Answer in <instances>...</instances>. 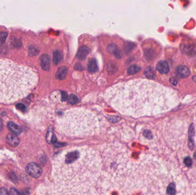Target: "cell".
Instances as JSON below:
<instances>
[{
	"label": "cell",
	"instance_id": "cell-1",
	"mask_svg": "<svg viewBox=\"0 0 196 195\" xmlns=\"http://www.w3.org/2000/svg\"><path fill=\"white\" fill-rule=\"evenodd\" d=\"M105 98L119 112L132 117L166 112L179 102L175 90L148 80L117 84L107 90Z\"/></svg>",
	"mask_w": 196,
	"mask_h": 195
},
{
	"label": "cell",
	"instance_id": "cell-2",
	"mask_svg": "<svg viewBox=\"0 0 196 195\" xmlns=\"http://www.w3.org/2000/svg\"><path fill=\"white\" fill-rule=\"evenodd\" d=\"M38 81V75L32 68L0 60V102L11 104L26 97Z\"/></svg>",
	"mask_w": 196,
	"mask_h": 195
},
{
	"label": "cell",
	"instance_id": "cell-3",
	"mask_svg": "<svg viewBox=\"0 0 196 195\" xmlns=\"http://www.w3.org/2000/svg\"><path fill=\"white\" fill-rule=\"evenodd\" d=\"M99 123L97 114L83 108L71 109L59 119L61 129L75 133L92 131L98 127Z\"/></svg>",
	"mask_w": 196,
	"mask_h": 195
},
{
	"label": "cell",
	"instance_id": "cell-4",
	"mask_svg": "<svg viewBox=\"0 0 196 195\" xmlns=\"http://www.w3.org/2000/svg\"><path fill=\"white\" fill-rule=\"evenodd\" d=\"M26 171L30 176L34 178H38L42 174V168L35 162L29 163L26 168Z\"/></svg>",
	"mask_w": 196,
	"mask_h": 195
},
{
	"label": "cell",
	"instance_id": "cell-5",
	"mask_svg": "<svg viewBox=\"0 0 196 195\" xmlns=\"http://www.w3.org/2000/svg\"><path fill=\"white\" fill-rule=\"evenodd\" d=\"M157 68L158 71L161 74H166L169 72V64L165 61H159L157 65Z\"/></svg>",
	"mask_w": 196,
	"mask_h": 195
},
{
	"label": "cell",
	"instance_id": "cell-6",
	"mask_svg": "<svg viewBox=\"0 0 196 195\" xmlns=\"http://www.w3.org/2000/svg\"><path fill=\"white\" fill-rule=\"evenodd\" d=\"M7 141L11 146L16 147L19 145L20 140L14 133H9L7 137Z\"/></svg>",
	"mask_w": 196,
	"mask_h": 195
},
{
	"label": "cell",
	"instance_id": "cell-7",
	"mask_svg": "<svg viewBox=\"0 0 196 195\" xmlns=\"http://www.w3.org/2000/svg\"><path fill=\"white\" fill-rule=\"evenodd\" d=\"M177 73H178V75L181 78L185 79L188 77L190 75V70L187 67L181 65L177 68Z\"/></svg>",
	"mask_w": 196,
	"mask_h": 195
},
{
	"label": "cell",
	"instance_id": "cell-8",
	"mask_svg": "<svg viewBox=\"0 0 196 195\" xmlns=\"http://www.w3.org/2000/svg\"><path fill=\"white\" fill-rule=\"evenodd\" d=\"M40 64L42 69L48 71L50 67V58L48 55L43 54L40 57Z\"/></svg>",
	"mask_w": 196,
	"mask_h": 195
},
{
	"label": "cell",
	"instance_id": "cell-9",
	"mask_svg": "<svg viewBox=\"0 0 196 195\" xmlns=\"http://www.w3.org/2000/svg\"><path fill=\"white\" fill-rule=\"evenodd\" d=\"M89 53V49L86 46H83L80 48L77 53V57L81 60H85Z\"/></svg>",
	"mask_w": 196,
	"mask_h": 195
},
{
	"label": "cell",
	"instance_id": "cell-10",
	"mask_svg": "<svg viewBox=\"0 0 196 195\" xmlns=\"http://www.w3.org/2000/svg\"><path fill=\"white\" fill-rule=\"evenodd\" d=\"M192 128V129H190V133L192 137L193 142L196 148V108L193 115Z\"/></svg>",
	"mask_w": 196,
	"mask_h": 195
},
{
	"label": "cell",
	"instance_id": "cell-11",
	"mask_svg": "<svg viewBox=\"0 0 196 195\" xmlns=\"http://www.w3.org/2000/svg\"><path fill=\"white\" fill-rule=\"evenodd\" d=\"M68 69L65 67H61L58 68L56 74V77L59 80H63L65 79L67 75Z\"/></svg>",
	"mask_w": 196,
	"mask_h": 195
},
{
	"label": "cell",
	"instance_id": "cell-12",
	"mask_svg": "<svg viewBox=\"0 0 196 195\" xmlns=\"http://www.w3.org/2000/svg\"><path fill=\"white\" fill-rule=\"evenodd\" d=\"M8 128L14 134H16L17 135H20L21 132L22 130L21 128L18 126L17 124L13 123V122H9L8 124Z\"/></svg>",
	"mask_w": 196,
	"mask_h": 195
},
{
	"label": "cell",
	"instance_id": "cell-13",
	"mask_svg": "<svg viewBox=\"0 0 196 195\" xmlns=\"http://www.w3.org/2000/svg\"><path fill=\"white\" fill-rule=\"evenodd\" d=\"M88 71L91 73H94L98 71V65L95 59L92 58L90 60L88 64Z\"/></svg>",
	"mask_w": 196,
	"mask_h": 195
},
{
	"label": "cell",
	"instance_id": "cell-14",
	"mask_svg": "<svg viewBox=\"0 0 196 195\" xmlns=\"http://www.w3.org/2000/svg\"><path fill=\"white\" fill-rule=\"evenodd\" d=\"M108 50L109 52L111 53H113L115 55V56L118 57V58H121V53L119 52V50L117 49L116 46L114 45H111L109 46L108 47Z\"/></svg>",
	"mask_w": 196,
	"mask_h": 195
},
{
	"label": "cell",
	"instance_id": "cell-15",
	"mask_svg": "<svg viewBox=\"0 0 196 195\" xmlns=\"http://www.w3.org/2000/svg\"><path fill=\"white\" fill-rule=\"evenodd\" d=\"M62 59V55L61 53L59 51H56L53 53V62L55 64L60 63Z\"/></svg>",
	"mask_w": 196,
	"mask_h": 195
},
{
	"label": "cell",
	"instance_id": "cell-16",
	"mask_svg": "<svg viewBox=\"0 0 196 195\" xmlns=\"http://www.w3.org/2000/svg\"><path fill=\"white\" fill-rule=\"evenodd\" d=\"M140 68L137 65H131V67H130L128 68L127 72L129 74L133 75V74H135L136 73H137L138 72L140 71Z\"/></svg>",
	"mask_w": 196,
	"mask_h": 195
},
{
	"label": "cell",
	"instance_id": "cell-17",
	"mask_svg": "<svg viewBox=\"0 0 196 195\" xmlns=\"http://www.w3.org/2000/svg\"><path fill=\"white\" fill-rule=\"evenodd\" d=\"M68 100H69V102L72 104H75L79 102V100L78 98L76 95L73 94H72L69 96Z\"/></svg>",
	"mask_w": 196,
	"mask_h": 195
},
{
	"label": "cell",
	"instance_id": "cell-18",
	"mask_svg": "<svg viewBox=\"0 0 196 195\" xmlns=\"http://www.w3.org/2000/svg\"><path fill=\"white\" fill-rule=\"evenodd\" d=\"M145 76L148 77V78H151L154 76V72L153 71L152 69L150 67L147 68L144 72Z\"/></svg>",
	"mask_w": 196,
	"mask_h": 195
},
{
	"label": "cell",
	"instance_id": "cell-19",
	"mask_svg": "<svg viewBox=\"0 0 196 195\" xmlns=\"http://www.w3.org/2000/svg\"><path fill=\"white\" fill-rule=\"evenodd\" d=\"M8 36V33L7 32H1L0 33V46L3 45L7 38Z\"/></svg>",
	"mask_w": 196,
	"mask_h": 195
},
{
	"label": "cell",
	"instance_id": "cell-20",
	"mask_svg": "<svg viewBox=\"0 0 196 195\" xmlns=\"http://www.w3.org/2000/svg\"><path fill=\"white\" fill-rule=\"evenodd\" d=\"M10 195H21L16 188H11L10 191Z\"/></svg>",
	"mask_w": 196,
	"mask_h": 195
},
{
	"label": "cell",
	"instance_id": "cell-21",
	"mask_svg": "<svg viewBox=\"0 0 196 195\" xmlns=\"http://www.w3.org/2000/svg\"><path fill=\"white\" fill-rule=\"evenodd\" d=\"M0 195H9L8 190L5 188H0Z\"/></svg>",
	"mask_w": 196,
	"mask_h": 195
},
{
	"label": "cell",
	"instance_id": "cell-22",
	"mask_svg": "<svg viewBox=\"0 0 196 195\" xmlns=\"http://www.w3.org/2000/svg\"><path fill=\"white\" fill-rule=\"evenodd\" d=\"M16 107L18 108V109H20V110H25V109H26V108H25V105H23V104H21V103H20V104H18L17 105H16Z\"/></svg>",
	"mask_w": 196,
	"mask_h": 195
},
{
	"label": "cell",
	"instance_id": "cell-23",
	"mask_svg": "<svg viewBox=\"0 0 196 195\" xmlns=\"http://www.w3.org/2000/svg\"><path fill=\"white\" fill-rule=\"evenodd\" d=\"M61 95H62V100H63V101H65L67 98H68V95H67V94L65 92H61Z\"/></svg>",
	"mask_w": 196,
	"mask_h": 195
},
{
	"label": "cell",
	"instance_id": "cell-24",
	"mask_svg": "<svg viewBox=\"0 0 196 195\" xmlns=\"http://www.w3.org/2000/svg\"><path fill=\"white\" fill-rule=\"evenodd\" d=\"M3 128V122L1 119H0V131Z\"/></svg>",
	"mask_w": 196,
	"mask_h": 195
}]
</instances>
